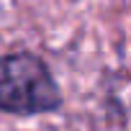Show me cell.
<instances>
[{"label":"cell","mask_w":131,"mask_h":131,"mask_svg":"<svg viewBox=\"0 0 131 131\" xmlns=\"http://www.w3.org/2000/svg\"><path fill=\"white\" fill-rule=\"evenodd\" d=\"M59 108V85L41 57L31 51L0 57V111L16 116H39Z\"/></svg>","instance_id":"6da1fadb"}]
</instances>
